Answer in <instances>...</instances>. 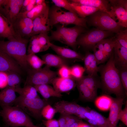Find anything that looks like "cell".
I'll use <instances>...</instances> for the list:
<instances>
[{"label":"cell","instance_id":"8992f818","mask_svg":"<svg viewBox=\"0 0 127 127\" xmlns=\"http://www.w3.org/2000/svg\"><path fill=\"white\" fill-rule=\"evenodd\" d=\"M47 100L40 98H30L21 95L17 97L14 103L28 115L38 119L42 116L41 112L43 107L48 104Z\"/></svg>","mask_w":127,"mask_h":127},{"label":"cell","instance_id":"30bf717a","mask_svg":"<svg viewBox=\"0 0 127 127\" xmlns=\"http://www.w3.org/2000/svg\"><path fill=\"white\" fill-rule=\"evenodd\" d=\"M110 10L109 14L122 27H127V0H109Z\"/></svg>","mask_w":127,"mask_h":127},{"label":"cell","instance_id":"4316f807","mask_svg":"<svg viewBox=\"0 0 127 127\" xmlns=\"http://www.w3.org/2000/svg\"><path fill=\"white\" fill-rule=\"evenodd\" d=\"M37 92L46 99L51 97L61 98V93L57 91L53 87L48 84H43L34 86Z\"/></svg>","mask_w":127,"mask_h":127},{"label":"cell","instance_id":"11a10c76","mask_svg":"<svg viewBox=\"0 0 127 127\" xmlns=\"http://www.w3.org/2000/svg\"><path fill=\"white\" fill-rule=\"evenodd\" d=\"M34 127H37V126H35Z\"/></svg>","mask_w":127,"mask_h":127},{"label":"cell","instance_id":"d6a6232c","mask_svg":"<svg viewBox=\"0 0 127 127\" xmlns=\"http://www.w3.org/2000/svg\"><path fill=\"white\" fill-rule=\"evenodd\" d=\"M48 33H42L37 35V39L35 44L36 45L42 48L44 51L50 47L51 44L50 37Z\"/></svg>","mask_w":127,"mask_h":127},{"label":"cell","instance_id":"ac0fdd59","mask_svg":"<svg viewBox=\"0 0 127 127\" xmlns=\"http://www.w3.org/2000/svg\"><path fill=\"white\" fill-rule=\"evenodd\" d=\"M114 49V59L116 67H127V48L122 46L116 40Z\"/></svg>","mask_w":127,"mask_h":127},{"label":"cell","instance_id":"7bdbcfd3","mask_svg":"<svg viewBox=\"0 0 127 127\" xmlns=\"http://www.w3.org/2000/svg\"><path fill=\"white\" fill-rule=\"evenodd\" d=\"M57 74L59 77L63 78H67L71 77L70 68L68 66H64L60 67Z\"/></svg>","mask_w":127,"mask_h":127},{"label":"cell","instance_id":"d6986e66","mask_svg":"<svg viewBox=\"0 0 127 127\" xmlns=\"http://www.w3.org/2000/svg\"><path fill=\"white\" fill-rule=\"evenodd\" d=\"M50 47L58 55L65 59L83 60V56L75 51L67 48L57 46L51 43Z\"/></svg>","mask_w":127,"mask_h":127},{"label":"cell","instance_id":"277c9868","mask_svg":"<svg viewBox=\"0 0 127 127\" xmlns=\"http://www.w3.org/2000/svg\"><path fill=\"white\" fill-rule=\"evenodd\" d=\"M49 17L51 28L56 24H73L87 28V19L81 18L71 12L63 11L55 5L49 8Z\"/></svg>","mask_w":127,"mask_h":127},{"label":"cell","instance_id":"e575fe53","mask_svg":"<svg viewBox=\"0 0 127 127\" xmlns=\"http://www.w3.org/2000/svg\"><path fill=\"white\" fill-rule=\"evenodd\" d=\"M90 111L95 119L92 125L93 127H109L107 118L93 110L90 109Z\"/></svg>","mask_w":127,"mask_h":127},{"label":"cell","instance_id":"836d02e7","mask_svg":"<svg viewBox=\"0 0 127 127\" xmlns=\"http://www.w3.org/2000/svg\"><path fill=\"white\" fill-rule=\"evenodd\" d=\"M6 72L8 75V86L13 89L20 87L21 79L19 73L13 71Z\"/></svg>","mask_w":127,"mask_h":127},{"label":"cell","instance_id":"c3c4849f","mask_svg":"<svg viewBox=\"0 0 127 127\" xmlns=\"http://www.w3.org/2000/svg\"><path fill=\"white\" fill-rule=\"evenodd\" d=\"M36 5V0H31V3L26 7L23 9L21 13H24L31 11Z\"/></svg>","mask_w":127,"mask_h":127},{"label":"cell","instance_id":"bcb514c9","mask_svg":"<svg viewBox=\"0 0 127 127\" xmlns=\"http://www.w3.org/2000/svg\"><path fill=\"white\" fill-rule=\"evenodd\" d=\"M90 108L88 107H85L80 106L77 109L75 115L81 119H83L85 120L84 114Z\"/></svg>","mask_w":127,"mask_h":127},{"label":"cell","instance_id":"ee69618b","mask_svg":"<svg viewBox=\"0 0 127 127\" xmlns=\"http://www.w3.org/2000/svg\"><path fill=\"white\" fill-rule=\"evenodd\" d=\"M7 77L6 72L0 71V89L4 88L8 86Z\"/></svg>","mask_w":127,"mask_h":127},{"label":"cell","instance_id":"60d3db41","mask_svg":"<svg viewBox=\"0 0 127 127\" xmlns=\"http://www.w3.org/2000/svg\"><path fill=\"white\" fill-rule=\"evenodd\" d=\"M116 40L123 47L127 48V29L121 30L116 33Z\"/></svg>","mask_w":127,"mask_h":127},{"label":"cell","instance_id":"603a6c76","mask_svg":"<svg viewBox=\"0 0 127 127\" xmlns=\"http://www.w3.org/2000/svg\"><path fill=\"white\" fill-rule=\"evenodd\" d=\"M17 35L12 24L5 16L0 13V36L8 39Z\"/></svg>","mask_w":127,"mask_h":127},{"label":"cell","instance_id":"f907efd6","mask_svg":"<svg viewBox=\"0 0 127 127\" xmlns=\"http://www.w3.org/2000/svg\"><path fill=\"white\" fill-rule=\"evenodd\" d=\"M31 0H24L22 6V9L24 8L31 2Z\"/></svg>","mask_w":127,"mask_h":127},{"label":"cell","instance_id":"9a60e30c","mask_svg":"<svg viewBox=\"0 0 127 127\" xmlns=\"http://www.w3.org/2000/svg\"><path fill=\"white\" fill-rule=\"evenodd\" d=\"M51 84L55 89L60 93L69 91L76 86L75 80L71 76L67 78L56 77Z\"/></svg>","mask_w":127,"mask_h":127},{"label":"cell","instance_id":"3957f363","mask_svg":"<svg viewBox=\"0 0 127 127\" xmlns=\"http://www.w3.org/2000/svg\"><path fill=\"white\" fill-rule=\"evenodd\" d=\"M54 26L56 29L50 31V40L59 41L76 50L77 45V39L80 35L86 31V28L77 25L71 27H67L59 24Z\"/></svg>","mask_w":127,"mask_h":127},{"label":"cell","instance_id":"83f0119b","mask_svg":"<svg viewBox=\"0 0 127 127\" xmlns=\"http://www.w3.org/2000/svg\"><path fill=\"white\" fill-rule=\"evenodd\" d=\"M78 80L83 83L97 95L98 89L101 87L100 81L98 76H83L81 79Z\"/></svg>","mask_w":127,"mask_h":127},{"label":"cell","instance_id":"7dc6e473","mask_svg":"<svg viewBox=\"0 0 127 127\" xmlns=\"http://www.w3.org/2000/svg\"><path fill=\"white\" fill-rule=\"evenodd\" d=\"M43 122L46 127H59L58 121L55 119L43 120Z\"/></svg>","mask_w":127,"mask_h":127},{"label":"cell","instance_id":"8d00e7d4","mask_svg":"<svg viewBox=\"0 0 127 127\" xmlns=\"http://www.w3.org/2000/svg\"><path fill=\"white\" fill-rule=\"evenodd\" d=\"M70 68L71 76L75 80L81 79L85 71L84 68L79 65H75Z\"/></svg>","mask_w":127,"mask_h":127},{"label":"cell","instance_id":"74e56055","mask_svg":"<svg viewBox=\"0 0 127 127\" xmlns=\"http://www.w3.org/2000/svg\"><path fill=\"white\" fill-rule=\"evenodd\" d=\"M56 113V110L54 108L48 104L43 107L41 111V115L47 120H49L52 119Z\"/></svg>","mask_w":127,"mask_h":127},{"label":"cell","instance_id":"52a82bcc","mask_svg":"<svg viewBox=\"0 0 127 127\" xmlns=\"http://www.w3.org/2000/svg\"><path fill=\"white\" fill-rule=\"evenodd\" d=\"M87 23L96 28L116 33L122 27L118 24L107 13L98 10L89 16Z\"/></svg>","mask_w":127,"mask_h":127},{"label":"cell","instance_id":"9f6ffc18","mask_svg":"<svg viewBox=\"0 0 127 127\" xmlns=\"http://www.w3.org/2000/svg\"><path fill=\"white\" fill-rule=\"evenodd\" d=\"M0 114H1V112H0Z\"/></svg>","mask_w":127,"mask_h":127},{"label":"cell","instance_id":"484cf974","mask_svg":"<svg viewBox=\"0 0 127 127\" xmlns=\"http://www.w3.org/2000/svg\"><path fill=\"white\" fill-rule=\"evenodd\" d=\"M69 2L78 16L81 18H86L99 10L98 9L93 7Z\"/></svg>","mask_w":127,"mask_h":127},{"label":"cell","instance_id":"44dd1931","mask_svg":"<svg viewBox=\"0 0 127 127\" xmlns=\"http://www.w3.org/2000/svg\"><path fill=\"white\" fill-rule=\"evenodd\" d=\"M83 61L85 71L88 75L98 76L97 73L99 71V67L97 66V62L93 54L87 52L84 56Z\"/></svg>","mask_w":127,"mask_h":127},{"label":"cell","instance_id":"5b68a950","mask_svg":"<svg viewBox=\"0 0 127 127\" xmlns=\"http://www.w3.org/2000/svg\"><path fill=\"white\" fill-rule=\"evenodd\" d=\"M1 116L6 124L11 127H34L31 119L21 109L16 106L1 107Z\"/></svg>","mask_w":127,"mask_h":127},{"label":"cell","instance_id":"d4e9b609","mask_svg":"<svg viewBox=\"0 0 127 127\" xmlns=\"http://www.w3.org/2000/svg\"><path fill=\"white\" fill-rule=\"evenodd\" d=\"M75 81L79 97L81 100L88 102H92L95 100L97 97V94L80 81L76 80Z\"/></svg>","mask_w":127,"mask_h":127},{"label":"cell","instance_id":"ab89813d","mask_svg":"<svg viewBox=\"0 0 127 127\" xmlns=\"http://www.w3.org/2000/svg\"><path fill=\"white\" fill-rule=\"evenodd\" d=\"M93 54L96 60L97 65L102 64L108 58L105 52L94 47L92 49Z\"/></svg>","mask_w":127,"mask_h":127},{"label":"cell","instance_id":"6da1fadb","mask_svg":"<svg viewBox=\"0 0 127 127\" xmlns=\"http://www.w3.org/2000/svg\"><path fill=\"white\" fill-rule=\"evenodd\" d=\"M99 68L101 87L104 92L114 94L116 97L125 98L127 95L122 84L118 69L115 63L113 52L106 64Z\"/></svg>","mask_w":127,"mask_h":127},{"label":"cell","instance_id":"7a4b0ae2","mask_svg":"<svg viewBox=\"0 0 127 127\" xmlns=\"http://www.w3.org/2000/svg\"><path fill=\"white\" fill-rule=\"evenodd\" d=\"M8 40L0 41V50L14 59L21 68L28 69L26 57L28 40L18 35Z\"/></svg>","mask_w":127,"mask_h":127},{"label":"cell","instance_id":"ffe728a7","mask_svg":"<svg viewBox=\"0 0 127 127\" xmlns=\"http://www.w3.org/2000/svg\"><path fill=\"white\" fill-rule=\"evenodd\" d=\"M70 2L88 6L98 9L99 10L108 14L110 10V5L109 0H70Z\"/></svg>","mask_w":127,"mask_h":127},{"label":"cell","instance_id":"4fadbf2b","mask_svg":"<svg viewBox=\"0 0 127 127\" xmlns=\"http://www.w3.org/2000/svg\"><path fill=\"white\" fill-rule=\"evenodd\" d=\"M124 99L120 97L113 98V101L109 109V116L107 118L109 127H117L119 114L122 109Z\"/></svg>","mask_w":127,"mask_h":127},{"label":"cell","instance_id":"681fc988","mask_svg":"<svg viewBox=\"0 0 127 127\" xmlns=\"http://www.w3.org/2000/svg\"><path fill=\"white\" fill-rule=\"evenodd\" d=\"M89 110L86 112L84 114V116L85 118V120H95V119L94 116L90 113Z\"/></svg>","mask_w":127,"mask_h":127},{"label":"cell","instance_id":"f546056e","mask_svg":"<svg viewBox=\"0 0 127 127\" xmlns=\"http://www.w3.org/2000/svg\"><path fill=\"white\" fill-rule=\"evenodd\" d=\"M113 101V98L106 95H103L96 98L95 103L97 107L103 111L109 109Z\"/></svg>","mask_w":127,"mask_h":127},{"label":"cell","instance_id":"d590c367","mask_svg":"<svg viewBox=\"0 0 127 127\" xmlns=\"http://www.w3.org/2000/svg\"><path fill=\"white\" fill-rule=\"evenodd\" d=\"M116 41L115 37L106 38L103 40L104 51L108 59L113 53Z\"/></svg>","mask_w":127,"mask_h":127},{"label":"cell","instance_id":"b9f144b4","mask_svg":"<svg viewBox=\"0 0 127 127\" xmlns=\"http://www.w3.org/2000/svg\"><path fill=\"white\" fill-rule=\"evenodd\" d=\"M52 1L55 5L61 8H64L78 16L70 5L68 0H52Z\"/></svg>","mask_w":127,"mask_h":127},{"label":"cell","instance_id":"f1b7e54d","mask_svg":"<svg viewBox=\"0 0 127 127\" xmlns=\"http://www.w3.org/2000/svg\"><path fill=\"white\" fill-rule=\"evenodd\" d=\"M13 89L15 92L18 93L20 95L26 98H40L35 87L31 85H25L23 88L20 87Z\"/></svg>","mask_w":127,"mask_h":127},{"label":"cell","instance_id":"2e32d148","mask_svg":"<svg viewBox=\"0 0 127 127\" xmlns=\"http://www.w3.org/2000/svg\"><path fill=\"white\" fill-rule=\"evenodd\" d=\"M2 12L12 24L17 18L21 8L17 4L16 0H4Z\"/></svg>","mask_w":127,"mask_h":127},{"label":"cell","instance_id":"8fae6325","mask_svg":"<svg viewBox=\"0 0 127 127\" xmlns=\"http://www.w3.org/2000/svg\"><path fill=\"white\" fill-rule=\"evenodd\" d=\"M12 25L17 35L23 38L26 36H31L33 27L32 19L20 12Z\"/></svg>","mask_w":127,"mask_h":127},{"label":"cell","instance_id":"816d5d0a","mask_svg":"<svg viewBox=\"0 0 127 127\" xmlns=\"http://www.w3.org/2000/svg\"><path fill=\"white\" fill-rule=\"evenodd\" d=\"M78 127H93L90 124L85 123L82 121L80 123Z\"/></svg>","mask_w":127,"mask_h":127},{"label":"cell","instance_id":"f5cc1de1","mask_svg":"<svg viewBox=\"0 0 127 127\" xmlns=\"http://www.w3.org/2000/svg\"><path fill=\"white\" fill-rule=\"evenodd\" d=\"M44 0H36V5H40L45 3Z\"/></svg>","mask_w":127,"mask_h":127},{"label":"cell","instance_id":"7c38bea8","mask_svg":"<svg viewBox=\"0 0 127 127\" xmlns=\"http://www.w3.org/2000/svg\"><path fill=\"white\" fill-rule=\"evenodd\" d=\"M49 7L48 5L40 15L33 20V27L31 36L50 31L49 17Z\"/></svg>","mask_w":127,"mask_h":127},{"label":"cell","instance_id":"9c48e42d","mask_svg":"<svg viewBox=\"0 0 127 127\" xmlns=\"http://www.w3.org/2000/svg\"><path fill=\"white\" fill-rule=\"evenodd\" d=\"M113 33L94 28L80 35L77 39V44L86 49H92L97 43L110 36Z\"/></svg>","mask_w":127,"mask_h":127},{"label":"cell","instance_id":"f35d334b","mask_svg":"<svg viewBox=\"0 0 127 127\" xmlns=\"http://www.w3.org/2000/svg\"><path fill=\"white\" fill-rule=\"evenodd\" d=\"M121 82L126 95L127 94V67H117Z\"/></svg>","mask_w":127,"mask_h":127},{"label":"cell","instance_id":"5bb4252c","mask_svg":"<svg viewBox=\"0 0 127 127\" xmlns=\"http://www.w3.org/2000/svg\"><path fill=\"white\" fill-rule=\"evenodd\" d=\"M21 68L14 59L0 50V71H13L20 74Z\"/></svg>","mask_w":127,"mask_h":127},{"label":"cell","instance_id":"ba28073f","mask_svg":"<svg viewBox=\"0 0 127 127\" xmlns=\"http://www.w3.org/2000/svg\"><path fill=\"white\" fill-rule=\"evenodd\" d=\"M25 85L32 86L51 84L57 74V72L52 70L46 66L43 68L35 70L31 68L28 71Z\"/></svg>","mask_w":127,"mask_h":127},{"label":"cell","instance_id":"f6af8a7d","mask_svg":"<svg viewBox=\"0 0 127 127\" xmlns=\"http://www.w3.org/2000/svg\"><path fill=\"white\" fill-rule=\"evenodd\" d=\"M119 119L126 126H127V103L126 102L124 108L121 111L119 116Z\"/></svg>","mask_w":127,"mask_h":127},{"label":"cell","instance_id":"e0dca14e","mask_svg":"<svg viewBox=\"0 0 127 127\" xmlns=\"http://www.w3.org/2000/svg\"><path fill=\"white\" fill-rule=\"evenodd\" d=\"M80 106L74 102L61 100L56 103L54 108L56 112L61 115H75L77 109Z\"/></svg>","mask_w":127,"mask_h":127},{"label":"cell","instance_id":"7402d4cb","mask_svg":"<svg viewBox=\"0 0 127 127\" xmlns=\"http://www.w3.org/2000/svg\"><path fill=\"white\" fill-rule=\"evenodd\" d=\"M42 59L45 66L50 67H53L60 68L64 66H68L69 63L67 59L58 55L47 53L42 56Z\"/></svg>","mask_w":127,"mask_h":127},{"label":"cell","instance_id":"1f68e13d","mask_svg":"<svg viewBox=\"0 0 127 127\" xmlns=\"http://www.w3.org/2000/svg\"><path fill=\"white\" fill-rule=\"evenodd\" d=\"M48 5L45 2L43 4L36 5L30 11L21 13L24 16L33 20L41 14L46 9Z\"/></svg>","mask_w":127,"mask_h":127},{"label":"cell","instance_id":"cb8c5ba5","mask_svg":"<svg viewBox=\"0 0 127 127\" xmlns=\"http://www.w3.org/2000/svg\"><path fill=\"white\" fill-rule=\"evenodd\" d=\"M14 89L7 86L0 92V105L1 107L12 106L17 98Z\"/></svg>","mask_w":127,"mask_h":127},{"label":"cell","instance_id":"db71d44e","mask_svg":"<svg viewBox=\"0 0 127 127\" xmlns=\"http://www.w3.org/2000/svg\"><path fill=\"white\" fill-rule=\"evenodd\" d=\"M4 0H0V11H2V5Z\"/></svg>","mask_w":127,"mask_h":127},{"label":"cell","instance_id":"4dcf8cb0","mask_svg":"<svg viewBox=\"0 0 127 127\" xmlns=\"http://www.w3.org/2000/svg\"><path fill=\"white\" fill-rule=\"evenodd\" d=\"M26 61L28 66L34 69H40L45 64L44 61L35 54H27Z\"/></svg>","mask_w":127,"mask_h":127}]
</instances>
